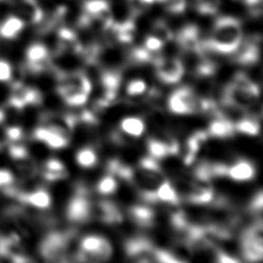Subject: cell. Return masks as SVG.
<instances>
[{"mask_svg":"<svg viewBox=\"0 0 263 263\" xmlns=\"http://www.w3.org/2000/svg\"><path fill=\"white\" fill-rule=\"evenodd\" d=\"M240 253L250 262H259L263 255L262 219H256L247 226L240 236Z\"/></svg>","mask_w":263,"mask_h":263,"instance_id":"obj_4","label":"cell"},{"mask_svg":"<svg viewBox=\"0 0 263 263\" xmlns=\"http://www.w3.org/2000/svg\"><path fill=\"white\" fill-rule=\"evenodd\" d=\"M247 6L249 7L250 11L254 15H259L261 13V6H262V0H243Z\"/></svg>","mask_w":263,"mask_h":263,"instance_id":"obj_30","label":"cell"},{"mask_svg":"<svg viewBox=\"0 0 263 263\" xmlns=\"http://www.w3.org/2000/svg\"><path fill=\"white\" fill-rule=\"evenodd\" d=\"M118 188V182L116 178L111 175L106 173L100 180L97 182L96 189L97 191L102 194V195H110L113 194L114 192L117 191Z\"/></svg>","mask_w":263,"mask_h":263,"instance_id":"obj_20","label":"cell"},{"mask_svg":"<svg viewBox=\"0 0 263 263\" xmlns=\"http://www.w3.org/2000/svg\"><path fill=\"white\" fill-rule=\"evenodd\" d=\"M242 42V28L240 22L233 16L224 15L216 20L208 40L202 41L204 50L220 54H231Z\"/></svg>","mask_w":263,"mask_h":263,"instance_id":"obj_1","label":"cell"},{"mask_svg":"<svg viewBox=\"0 0 263 263\" xmlns=\"http://www.w3.org/2000/svg\"><path fill=\"white\" fill-rule=\"evenodd\" d=\"M15 198L22 203L29 204L39 210L48 209L51 204L50 194L45 189L42 188H38L30 192H23L18 190Z\"/></svg>","mask_w":263,"mask_h":263,"instance_id":"obj_10","label":"cell"},{"mask_svg":"<svg viewBox=\"0 0 263 263\" xmlns=\"http://www.w3.org/2000/svg\"><path fill=\"white\" fill-rule=\"evenodd\" d=\"M151 35L158 38L160 41L163 42V44L171 42L173 40L174 34L171 30L170 26L161 20H157L153 23L152 29H151Z\"/></svg>","mask_w":263,"mask_h":263,"instance_id":"obj_21","label":"cell"},{"mask_svg":"<svg viewBox=\"0 0 263 263\" xmlns=\"http://www.w3.org/2000/svg\"><path fill=\"white\" fill-rule=\"evenodd\" d=\"M76 162L84 168H91L98 163V153L91 146H83L80 148L76 155Z\"/></svg>","mask_w":263,"mask_h":263,"instance_id":"obj_17","label":"cell"},{"mask_svg":"<svg viewBox=\"0 0 263 263\" xmlns=\"http://www.w3.org/2000/svg\"><path fill=\"white\" fill-rule=\"evenodd\" d=\"M17 10L25 21L33 25L41 23L43 18V11L36 0H20Z\"/></svg>","mask_w":263,"mask_h":263,"instance_id":"obj_13","label":"cell"},{"mask_svg":"<svg viewBox=\"0 0 263 263\" xmlns=\"http://www.w3.org/2000/svg\"><path fill=\"white\" fill-rule=\"evenodd\" d=\"M163 42L153 35H148L144 40V47L153 52H159L163 46Z\"/></svg>","mask_w":263,"mask_h":263,"instance_id":"obj_26","label":"cell"},{"mask_svg":"<svg viewBox=\"0 0 263 263\" xmlns=\"http://www.w3.org/2000/svg\"><path fill=\"white\" fill-rule=\"evenodd\" d=\"M68 230L48 232L40 241L39 253L47 262H70L68 252Z\"/></svg>","mask_w":263,"mask_h":263,"instance_id":"obj_2","label":"cell"},{"mask_svg":"<svg viewBox=\"0 0 263 263\" xmlns=\"http://www.w3.org/2000/svg\"><path fill=\"white\" fill-rule=\"evenodd\" d=\"M157 247L145 236H132L124 242V252L134 262H156Z\"/></svg>","mask_w":263,"mask_h":263,"instance_id":"obj_5","label":"cell"},{"mask_svg":"<svg viewBox=\"0 0 263 263\" xmlns=\"http://www.w3.org/2000/svg\"><path fill=\"white\" fill-rule=\"evenodd\" d=\"M147 151H148V155H150L151 157H153L157 160H161L162 158H164L165 156L168 155L166 144L162 140H160L156 137L148 139Z\"/></svg>","mask_w":263,"mask_h":263,"instance_id":"obj_19","label":"cell"},{"mask_svg":"<svg viewBox=\"0 0 263 263\" xmlns=\"http://www.w3.org/2000/svg\"><path fill=\"white\" fill-rule=\"evenodd\" d=\"M70 135L48 124L38 126L33 132V138L36 141L45 144L51 149L67 147L70 142Z\"/></svg>","mask_w":263,"mask_h":263,"instance_id":"obj_8","label":"cell"},{"mask_svg":"<svg viewBox=\"0 0 263 263\" xmlns=\"http://www.w3.org/2000/svg\"><path fill=\"white\" fill-rule=\"evenodd\" d=\"M157 201L163 202L168 206H178L180 204V196L175 187L166 179L158 186L156 190Z\"/></svg>","mask_w":263,"mask_h":263,"instance_id":"obj_15","label":"cell"},{"mask_svg":"<svg viewBox=\"0 0 263 263\" xmlns=\"http://www.w3.org/2000/svg\"><path fill=\"white\" fill-rule=\"evenodd\" d=\"M13 175L7 170H0V188L13 183Z\"/></svg>","mask_w":263,"mask_h":263,"instance_id":"obj_29","label":"cell"},{"mask_svg":"<svg viewBox=\"0 0 263 263\" xmlns=\"http://www.w3.org/2000/svg\"><path fill=\"white\" fill-rule=\"evenodd\" d=\"M42 95L37 88L26 86L21 82H15L12 84L8 104L15 109H24L29 105L38 106L42 103Z\"/></svg>","mask_w":263,"mask_h":263,"instance_id":"obj_7","label":"cell"},{"mask_svg":"<svg viewBox=\"0 0 263 263\" xmlns=\"http://www.w3.org/2000/svg\"><path fill=\"white\" fill-rule=\"evenodd\" d=\"M112 245L110 241L98 234H89L80 238L78 262H102L112 256Z\"/></svg>","mask_w":263,"mask_h":263,"instance_id":"obj_3","label":"cell"},{"mask_svg":"<svg viewBox=\"0 0 263 263\" xmlns=\"http://www.w3.org/2000/svg\"><path fill=\"white\" fill-rule=\"evenodd\" d=\"M8 153L15 160H25L29 157L28 149L22 144H11L8 148Z\"/></svg>","mask_w":263,"mask_h":263,"instance_id":"obj_25","label":"cell"},{"mask_svg":"<svg viewBox=\"0 0 263 263\" xmlns=\"http://www.w3.org/2000/svg\"><path fill=\"white\" fill-rule=\"evenodd\" d=\"M256 170L254 164L248 159H237L228 165L226 177L235 182H248L254 179Z\"/></svg>","mask_w":263,"mask_h":263,"instance_id":"obj_9","label":"cell"},{"mask_svg":"<svg viewBox=\"0 0 263 263\" xmlns=\"http://www.w3.org/2000/svg\"><path fill=\"white\" fill-rule=\"evenodd\" d=\"M161 2L165 9L173 14H180L186 8V0H158Z\"/></svg>","mask_w":263,"mask_h":263,"instance_id":"obj_24","label":"cell"},{"mask_svg":"<svg viewBox=\"0 0 263 263\" xmlns=\"http://www.w3.org/2000/svg\"><path fill=\"white\" fill-rule=\"evenodd\" d=\"M141 4H144V5H150V4H153L154 2H157L158 0H138Z\"/></svg>","mask_w":263,"mask_h":263,"instance_id":"obj_31","label":"cell"},{"mask_svg":"<svg viewBox=\"0 0 263 263\" xmlns=\"http://www.w3.org/2000/svg\"><path fill=\"white\" fill-rule=\"evenodd\" d=\"M25 21L15 15H10L0 23V37L4 39H14L23 31Z\"/></svg>","mask_w":263,"mask_h":263,"instance_id":"obj_14","label":"cell"},{"mask_svg":"<svg viewBox=\"0 0 263 263\" xmlns=\"http://www.w3.org/2000/svg\"><path fill=\"white\" fill-rule=\"evenodd\" d=\"M12 76V68L6 61L0 60V81H9Z\"/></svg>","mask_w":263,"mask_h":263,"instance_id":"obj_27","label":"cell"},{"mask_svg":"<svg viewBox=\"0 0 263 263\" xmlns=\"http://www.w3.org/2000/svg\"><path fill=\"white\" fill-rule=\"evenodd\" d=\"M234 127L236 133L243 134L247 136H257L260 132V120H257L255 118H252L250 116L246 115L240 118L238 121L234 123Z\"/></svg>","mask_w":263,"mask_h":263,"instance_id":"obj_18","label":"cell"},{"mask_svg":"<svg viewBox=\"0 0 263 263\" xmlns=\"http://www.w3.org/2000/svg\"><path fill=\"white\" fill-rule=\"evenodd\" d=\"M208 135L214 139H230L236 134L234 123L224 117H214L208 126Z\"/></svg>","mask_w":263,"mask_h":263,"instance_id":"obj_11","label":"cell"},{"mask_svg":"<svg viewBox=\"0 0 263 263\" xmlns=\"http://www.w3.org/2000/svg\"><path fill=\"white\" fill-rule=\"evenodd\" d=\"M4 118H5V114H4L3 110L0 109V123H2L4 121Z\"/></svg>","mask_w":263,"mask_h":263,"instance_id":"obj_32","label":"cell"},{"mask_svg":"<svg viewBox=\"0 0 263 263\" xmlns=\"http://www.w3.org/2000/svg\"><path fill=\"white\" fill-rule=\"evenodd\" d=\"M155 74L159 81L165 84L178 83L183 77L184 66L178 57H159L154 63Z\"/></svg>","mask_w":263,"mask_h":263,"instance_id":"obj_6","label":"cell"},{"mask_svg":"<svg viewBox=\"0 0 263 263\" xmlns=\"http://www.w3.org/2000/svg\"><path fill=\"white\" fill-rule=\"evenodd\" d=\"M41 176L45 181L57 182L65 180L68 177V171L65 164L60 159L52 157L44 162L41 171Z\"/></svg>","mask_w":263,"mask_h":263,"instance_id":"obj_12","label":"cell"},{"mask_svg":"<svg viewBox=\"0 0 263 263\" xmlns=\"http://www.w3.org/2000/svg\"><path fill=\"white\" fill-rule=\"evenodd\" d=\"M147 83L141 78H134L128 81L125 87V92L129 98L142 96L147 92Z\"/></svg>","mask_w":263,"mask_h":263,"instance_id":"obj_22","label":"cell"},{"mask_svg":"<svg viewBox=\"0 0 263 263\" xmlns=\"http://www.w3.org/2000/svg\"><path fill=\"white\" fill-rule=\"evenodd\" d=\"M119 129L134 138H139L144 134L146 124L141 117L130 116L121 119L119 122Z\"/></svg>","mask_w":263,"mask_h":263,"instance_id":"obj_16","label":"cell"},{"mask_svg":"<svg viewBox=\"0 0 263 263\" xmlns=\"http://www.w3.org/2000/svg\"><path fill=\"white\" fill-rule=\"evenodd\" d=\"M220 0H197L196 9L199 13L211 15L218 11Z\"/></svg>","mask_w":263,"mask_h":263,"instance_id":"obj_23","label":"cell"},{"mask_svg":"<svg viewBox=\"0 0 263 263\" xmlns=\"http://www.w3.org/2000/svg\"><path fill=\"white\" fill-rule=\"evenodd\" d=\"M6 138L10 142H17L23 138V129L20 126H9L6 132Z\"/></svg>","mask_w":263,"mask_h":263,"instance_id":"obj_28","label":"cell"}]
</instances>
